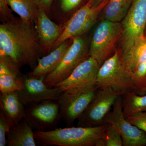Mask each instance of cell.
Listing matches in <instances>:
<instances>
[{
  "label": "cell",
  "instance_id": "obj_1",
  "mask_svg": "<svg viewBox=\"0 0 146 146\" xmlns=\"http://www.w3.org/2000/svg\"><path fill=\"white\" fill-rule=\"evenodd\" d=\"M0 56L7 58L20 68L27 65L33 70L43 55L33 24L15 18L1 24Z\"/></svg>",
  "mask_w": 146,
  "mask_h": 146
},
{
  "label": "cell",
  "instance_id": "obj_2",
  "mask_svg": "<svg viewBox=\"0 0 146 146\" xmlns=\"http://www.w3.org/2000/svg\"><path fill=\"white\" fill-rule=\"evenodd\" d=\"M107 124L95 127L55 128L34 131L35 140L42 146H97L104 135Z\"/></svg>",
  "mask_w": 146,
  "mask_h": 146
},
{
  "label": "cell",
  "instance_id": "obj_3",
  "mask_svg": "<svg viewBox=\"0 0 146 146\" xmlns=\"http://www.w3.org/2000/svg\"><path fill=\"white\" fill-rule=\"evenodd\" d=\"M96 85L99 87H110L122 95L135 92L131 75L126 69L119 50H115L100 66Z\"/></svg>",
  "mask_w": 146,
  "mask_h": 146
},
{
  "label": "cell",
  "instance_id": "obj_4",
  "mask_svg": "<svg viewBox=\"0 0 146 146\" xmlns=\"http://www.w3.org/2000/svg\"><path fill=\"white\" fill-rule=\"evenodd\" d=\"M121 24L103 19L97 25L91 38L89 56L100 66L111 56L121 33Z\"/></svg>",
  "mask_w": 146,
  "mask_h": 146
},
{
  "label": "cell",
  "instance_id": "obj_5",
  "mask_svg": "<svg viewBox=\"0 0 146 146\" xmlns=\"http://www.w3.org/2000/svg\"><path fill=\"white\" fill-rule=\"evenodd\" d=\"M72 42L60 63L47 75L44 82L52 88L69 76L79 64L89 57V48L86 39L82 36L74 37Z\"/></svg>",
  "mask_w": 146,
  "mask_h": 146
},
{
  "label": "cell",
  "instance_id": "obj_6",
  "mask_svg": "<svg viewBox=\"0 0 146 146\" xmlns=\"http://www.w3.org/2000/svg\"><path fill=\"white\" fill-rule=\"evenodd\" d=\"M121 24L119 51L122 55L128 51L136 39L145 35L146 0H134Z\"/></svg>",
  "mask_w": 146,
  "mask_h": 146
},
{
  "label": "cell",
  "instance_id": "obj_7",
  "mask_svg": "<svg viewBox=\"0 0 146 146\" xmlns=\"http://www.w3.org/2000/svg\"><path fill=\"white\" fill-rule=\"evenodd\" d=\"M122 94L109 87H99L94 98L78 119V126L95 127L105 124V119Z\"/></svg>",
  "mask_w": 146,
  "mask_h": 146
},
{
  "label": "cell",
  "instance_id": "obj_8",
  "mask_svg": "<svg viewBox=\"0 0 146 146\" xmlns=\"http://www.w3.org/2000/svg\"><path fill=\"white\" fill-rule=\"evenodd\" d=\"M97 85L63 91L57 101L61 119L72 124L86 109L98 89Z\"/></svg>",
  "mask_w": 146,
  "mask_h": 146
},
{
  "label": "cell",
  "instance_id": "obj_9",
  "mask_svg": "<svg viewBox=\"0 0 146 146\" xmlns=\"http://www.w3.org/2000/svg\"><path fill=\"white\" fill-rule=\"evenodd\" d=\"M107 2L98 6L91 7L89 2L77 11L63 27V32L54 43L52 50L68 39L82 36L96 22Z\"/></svg>",
  "mask_w": 146,
  "mask_h": 146
},
{
  "label": "cell",
  "instance_id": "obj_10",
  "mask_svg": "<svg viewBox=\"0 0 146 146\" xmlns=\"http://www.w3.org/2000/svg\"><path fill=\"white\" fill-rule=\"evenodd\" d=\"M118 131L122 138L123 146H146V133L126 120L123 111L122 96L118 97L105 119Z\"/></svg>",
  "mask_w": 146,
  "mask_h": 146
},
{
  "label": "cell",
  "instance_id": "obj_11",
  "mask_svg": "<svg viewBox=\"0 0 146 146\" xmlns=\"http://www.w3.org/2000/svg\"><path fill=\"white\" fill-rule=\"evenodd\" d=\"M24 119L36 131L54 129L61 120L58 103L49 100L30 105L26 108Z\"/></svg>",
  "mask_w": 146,
  "mask_h": 146
},
{
  "label": "cell",
  "instance_id": "obj_12",
  "mask_svg": "<svg viewBox=\"0 0 146 146\" xmlns=\"http://www.w3.org/2000/svg\"><path fill=\"white\" fill-rule=\"evenodd\" d=\"M44 78L25 77L23 89L18 91L19 98L25 105L35 104L46 101H57L63 91L58 87H48Z\"/></svg>",
  "mask_w": 146,
  "mask_h": 146
},
{
  "label": "cell",
  "instance_id": "obj_13",
  "mask_svg": "<svg viewBox=\"0 0 146 146\" xmlns=\"http://www.w3.org/2000/svg\"><path fill=\"white\" fill-rule=\"evenodd\" d=\"M100 67L98 61L89 56L79 64L67 78L54 87L64 91L96 85L97 74Z\"/></svg>",
  "mask_w": 146,
  "mask_h": 146
},
{
  "label": "cell",
  "instance_id": "obj_14",
  "mask_svg": "<svg viewBox=\"0 0 146 146\" xmlns=\"http://www.w3.org/2000/svg\"><path fill=\"white\" fill-rule=\"evenodd\" d=\"M46 12L39 8L36 14L35 29L43 56L52 51L53 46L63 32V27L52 22Z\"/></svg>",
  "mask_w": 146,
  "mask_h": 146
},
{
  "label": "cell",
  "instance_id": "obj_15",
  "mask_svg": "<svg viewBox=\"0 0 146 146\" xmlns=\"http://www.w3.org/2000/svg\"><path fill=\"white\" fill-rule=\"evenodd\" d=\"M20 67L7 58L0 56V91L1 93L19 91L23 89L24 78Z\"/></svg>",
  "mask_w": 146,
  "mask_h": 146
},
{
  "label": "cell",
  "instance_id": "obj_16",
  "mask_svg": "<svg viewBox=\"0 0 146 146\" xmlns=\"http://www.w3.org/2000/svg\"><path fill=\"white\" fill-rule=\"evenodd\" d=\"M72 42V39H68L49 53L40 58L36 67L29 73V76L44 79L60 63Z\"/></svg>",
  "mask_w": 146,
  "mask_h": 146
},
{
  "label": "cell",
  "instance_id": "obj_17",
  "mask_svg": "<svg viewBox=\"0 0 146 146\" xmlns=\"http://www.w3.org/2000/svg\"><path fill=\"white\" fill-rule=\"evenodd\" d=\"M25 105L21 102L18 91L1 93L0 108L1 112L15 125L25 118Z\"/></svg>",
  "mask_w": 146,
  "mask_h": 146
},
{
  "label": "cell",
  "instance_id": "obj_18",
  "mask_svg": "<svg viewBox=\"0 0 146 146\" xmlns=\"http://www.w3.org/2000/svg\"><path fill=\"white\" fill-rule=\"evenodd\" d=\"M8 146H36L33 129L25 119L15 125L7 134Z\"/></svg>",
  "mask_w": 146,
  "mask_h": 146
},
{
  "label": "cell",
  "instance_id": "obj_19",
  "mask_svg": "<svg viewBox=\"0 0 146 146\" xmlns=\"http://www.w3.org/2000/svg\"><path fill=\"white\" fill-rule=\"evenodd\" d=\"M122 58L126 69L131 75L139 64L146 60V35L136 39Z\"/></svg>",
  "mask_w": 146,
  "mask_h": 146
},
{
  "label": "cell",
  "instance_id": "obj_20",
  "mask_svg": "<svg viewBox=\"0 0 146 146\" xmlns=\"http://www.w3.org/2000/svg\"><path fill=\"white\" fill-rule=\"evenodd\" d=\"M11 10L23 22L33 24L36 21L39 7L35 0H7Z\"/></svg>",
  "mask_w": 146,
  "mask_h": 146
},
{
  "label": "cell",
  "instance_id": "obj_21",
  "mask_svg": "<svg viewBox=\"0 0 146 146\" xmlns=\"http://www.w3.org/2000/svg\"><path fill=\"white\" fill-rule=\"evenodd\" d=\"M134 0H109L102 10L103 19L121 22L125 17Z\"/></svg>",
  "mask_w": 146,
  "mask_h": 146
},
{
  "label": "cell",
  "instance_id": "obj_22",
  "mask_svg": "<svg viewBox=\"0 0 146 146\" xmlns=\"http://www.w3.org/2000/svg\"><path fill=\"white\" fill-rule=\"evenodd\" d=\"M124 116L129 115L139 112L146 111V94L139 96L136 92H132L122 96Z\"/></svg>",
  "mask_w": 146,
  "mask_h": 146
},
{
  "label": "cell",
  "instance_id": "obj_23",
  "mask_svg": "<svg viewBox=\"0 0 146 146\" xmlns=\"http://www.w3.org/2000/svg\"><path fill=\"white\" fill-rule=\"evenodd\" d=\"M107 124V127L103 138L97 146H123L122 138L113 126Z\"/></svg>",
  "mask_w": 146,
  "mask_h": 146
},
{
  "label": "cell",
  "instance_id": "obj_24",
  "mask_svg": "<svg viewBox=\"0 0 146 146\" xmlns=\"http://www.w3.org/2000/svg\"><path fill=\"white\" fill-rule=\"evenodd\" d=\"M131 79L136 93L146 87V60L137 66L131 74Z\"/></svg>",
  "mask_w": 146,
  "mask_h": 146
},
{
  "label": "cell",
  "instance_id": "obj_25",
  "mask_svg": "<svg viewBox=\"0 0 146 146\" xmlns=\"http://www.w3.org/2000/svg\"><path fill=\"white\" fill-rule=\"evenodd\" d=\"M15 125L14 123L0 113V146L7 145L6 135Z\"/></svg>",
  "mask_w": 146,
  "mask_h": 146
},
{
  "label": "cell",
  "instance_id": "obj_26",
  "mask_svg": "<svg viewBox=\"0 0 146 146\" xmlns=\"http://www.w3.org/2000/svg\"><path fill=\"white\" fill-rule=\"evenodd\" d=\"M125 118L131 124L146 133V111L133 113Z\"/></svg>",
  "mask_w": 146,
  "mask_h": 146
},
{
  "label": "cell",
  "instance_id": "obj_27",
  "mask_svg": "<svg viewBox=\"0 0 146 146\" xmlns=\"http://www.w3.org/2000/svg\"><path fill=\"white\" fill-rule=\"evenodd\" d=\"M89 0H58V5L60 9L65 13H68L84 5Z\"/></svg>",
  "mask_w": 146,
  "mask_h": 146
},
{
  "label": "cell",
  "instance_id": "obj_28",
  "mask_svg": "<svg viewBox=\"0 0 146 146\" xmlns=\"http://www.w3.org/2000/svg\"><path fill=\"white\" fill-rule=\"evenodd\" d=\"M0 13L1 17L4 20L5 22L10 21L14 18L7 0H0Z\"/></svg>",
  "mask_w": 146,
  "mask_h": 146
},
{
  "label": "cell",
  "instance_id": "obj_29",
  "mask_svg": "<svg viewBox=\"0 0 146 146\" xmlns=\"http://www.w3.org/2000/svg\"><path fill=\"white\" fill-rule=\"evenodd\" d=\"M39 8L42 9L46 13L50 10L54 0H35Z\"/></svg>",
  "mask_w": 146,
  "mask_h": 146
},
{
  "label": "cell",
  "instance_id": "obj_30",
  "mask_svg": "<svg viewBox=\"0 0 146 146\" xmlns=\"http://www.w3.org/2000/svg\"><path fill=\"white\" fill-rule=\"evenodd\" d=\"M109 0H89V4L91 7H94L98 6L103 3L107 2Z\"/></svg>",
  "mask_w": 146,
  "mask_h": 146
},
{
  "label": "cell",
  "instance_id": "obj_31",
  "mask_svg": "<svg viewBox=\"0 0 146 146\" xmlns=\"http://www.w3.org/2000/svg\"><path fill=\"white\" fill-rule=\"evenodd\" d=\"M137 95H139V96H144V95H146V87L144 88V89H142L141 91H138V92L136 93Z\"/></svg>",
  "mask_w": 146,
  "mask_h": 146
}]
</instances>
